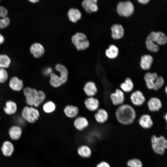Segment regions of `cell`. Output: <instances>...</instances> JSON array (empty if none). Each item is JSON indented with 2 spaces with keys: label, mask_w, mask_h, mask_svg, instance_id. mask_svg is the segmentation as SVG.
<instances>
[{
  "label": "cell",
  "mask_w": 167,
  "mask_h": 167,
  "mask_svg": "<svg viewBox=\"0 0 167 167\" xmlns=\"http://www.w3.org/2000/svg\"><path fill=\"white\" fill-rule=\"evenodd\" d=\"M139 123V125L144 129H149L153 125V122L150 116L147 114L143 115L140 117Z\"/></svg>",
  "instance_id": "44dd1931"
},
{
  "label": "cell",
  "mask_w": 167,
  "mask_h": 167,
  "mask_svg": "<svg viewBox=\"0 0 167 167\" xmlns=\"http://www.w3.org/2000/svg\"><path fill=\"white\" fill-rule=\"evenodd\" d=\"M31 53L36 58L41 57L45 53V49L40 43H34L32 44L30 48Z\"/></svg>",
  "instance_id": "5bb4252c"
},
{
  "label": "cell",
  "mask_w": 167,
  "mask_h": 167,
  "mask_svg": "<svg viewBox=\"0 0 167 167\" xmlns=\"http://www.w3.org/2000/svg\"><path fill=\"white\" fill-rule=\"evenodd\" d=\"M84 104L86 108L90 111H96L100 105L99 100L94 97H88L84 101Z\"/></svg>",
  "instance_id": "30bf717a"
},
{
  "label": "cell",
  "mask_w": 167,
  "mask_h": 167,
  "mask_svg": "<svg viewBox=\"0 0 167 167\" xmlns=\"http://www.w3.org/2000/svg\"><path fill=\"white\" fill-rule=\"evenodd\" d=\"M127 165L129 167H143V164L140 160L137 158H133L129 160Z\"/></svg>",
  "instance_id": "d590c367"
},
{
  "label": "cell",
  "mask_w": 167,
  "mask_h": 167,
  "mask_svg": "<svg viewBox=\"0 0 167 167\" xmlns=\"http://www.w3.org/2000/svg\"><path fill=\"white\" fill-rule=\"evenodd\" d=\"M77 152L79 156L85 158L90 157L92 154L91 148L86 145H83L79 146L77 149Z\"/></svg>",
  "instance_id": "cb8c5ba5"
},
{
  "label": "cell",
  "mask_w": 167,
  "mask_h": 167,
  "mask_svg": "<svg viewBox=\"0 0 167 167\" xmlns=\"http://www.w3.org/2000/svg\"><path fill=\"white\" fill-rule=\"evenodd\" d=\"M55 70L59 72V75L52 72L49 75V83L50 85L54 88H58L65 84L68 77V71L63 65L58 63L55 66Z\"/></svg>",
  "instance_id": "7a4b0ae2"
},
{
  "label": "cell",
  "mask_w": 167,
  "mask_h": 167,
  "mask_svg": "<svg viewBox=\"0 0 167 167\" xmlns=\"http://www.w3.org/2000/svg\"><path fill=\"white\" fill-rule=\"evenodd\" d=\"M165 92H166V94H167V86L165 87Z\"/></svg>",
  "instance_id": "bcb514c9"
},
{
  "label": "cell",
  "mask_w": 167,
  "mask_h": 167,
  "mask_svg": "<svg viewBox=\"0 0 167 167\" xmlns=\"http://www.w3.org/2000/svg\"><path fill=\"white\" fill-rule=\"evenodd\" d=\"M14 148L13 144L9 141L4 142L1 148L3 154L6 156H11L13 153Z\"/></svg>",
  "instance_id": "83f0119b"
},
{
  "label": "cell",
  "mask_w": 167,
  "mask_h": 167,
  "mask_svg": "<svg viewBox=\"0 0 167 167\" xmlns=\"http://www.w3.org/2000/svg\"><path fill=\"white\" fill-rule=\"evenodd\" d=\"M21 114L23 118L28 122L33 123L36 122V121L31 113L29 107H24L22 110Z\"/></svg>",
  "instance_id": "4dcf8cb0"
},
{
  "label": "cell",
  "mask_w": 167,
  "mask_h": 167,
  "mask_svg": "<svg viewBox=\"0 0 167 167\" xmlns=\"http://www.w3.org/2000/svg\"><path fill=\"white\" fill-rule=\"evenodd\" d=\"M146 44L147 49L151 51L156 52L159 50L158 45L147 37L146 39Z\"/></svg>",
  "instance_id": "836d02e7"
},
{
  "label": "cell",
  "mask_w": 167,
  "mask_h": 167,
  "mask_svg": "<svg viewBox=\"0 0 167 167\" xmlns=\"http://www.w3.org/2000/svg\"><path fill=\"white\" fill-rule=\"evenodd\" d=\"M110 98L113 104L118 106L123 104L125 100L124 92L120 89L117 88L114 92L111 93Z\"/></svg>",
  "instance_id": "8992f818"
},
{
  "label": "cell",
  "mask_w": 167,
  "mask_h": 167,
  "mask_svg": "<svg viewBox=\"0 0 167 167\" xmlns=\"http://www.w3.org/2000/svg\"><path fill=\"white\" fill-rule=\"evenodd\" d=\"M147 104L149 109L153 112L158 111L162 106L161 101L155 97L151 98L148 101Z\"/></svg>",
  "instance_id": "7402d4cb"
},
{
  "label": "cell",
  "mask_w": 167,
  "mask_h": 167,
  "mask_svg": "<svg viewBox=\"0 0 167 167\" xmlns=\"http://www.w3.org/2000/svg\"><path fill=\"white\" fill-rule=\"evenodd\" d=\"M74 126L78 131H82L88 127L89 122L88 119L82 116L76 117L73 122Z\"/></svg>",
  "instance_id": "7c38bea8"
},
{
  "label": "cell",
  "mask_w": 167,
  "mask_h": 167,
  "mask_svg": "<svg viewBox=\"0 0 167 167\" xmlns=\"http://www.w3.org/2000/svg\"><path fill=\"white\" fill-rule=\"evenodd\" d=\"M8 78L7 71L4 68H0V83H5Z\"/></svg>",
  "instance_id": "74e56055"
},
{
  "label": "cell",
  "mask_w": 167,
  "mask_h": 167,
  "mask_svg": "<svg viewBox=\"0 0 167 167\" xmlns=\"http://www.w3.org/2000/svg\"><path fill=\"white\" fill-rule=\"evenodd\" d=\"M29 109L34 119L36 121L40 117V113L38 110L33 106H30Z\"/></svg>",
  "instance_id": "f35d334b"
},
{
  "label": "cell",
  "mask_w": 167,
  "mask_h": 167,
  "mask_svg": "<svg viewBox=\"0 0 167 167\" xmlns=\"http://www.w3.org/2000/svg\"><path fill=\"white\" fill-rule=\"evenodd\" d=\"M8 13L5 7L0 6V29L6 27L10 24V19L7 16Z\"/></svg>",
  "instance_id": "9a60e30c"
},
{
  "label": "cell",
  "mask_w": 167,
  "mask_h": 167,
  "mask_svg": "<svg viewBox=\"0 0 167 167\" xmlns=\"http://www.w3.org/2000/svg\"><path fill=\"white\" fill-rule=\"evenodd\" d=\"M120 89L124 92L128 93L132 91L134 88V84L129 77L126 78L120 85Z\"/></svg>",
  "instance_id": "484cf974"
},
{
  "label": "cell",
  "mask_w": 167,
  "mask_h": 167,
  "mask_svg": "<svg viewBox=\"0 0 167 167\" xmlns=\"http://www.w3.org/2000/svg\"><path fill=\"white\" fill-rule=\"evenodd\" d=\"M71 41L79 51L85 50L88 48L89 45V42L87 36L82 33H76L72 36Z\"/></svg>",
  "instance_id": "277c9868"
},
{
  "label": "cell",
  "mask_w": 167,
  "mask_h": 167,
  "mask_svg": "<svg viewBox=\"0 0 167 167\" xmlns=\"http://www.w3.org/2000/svg\"><path fill=\"white\" fill-rule=\"evenodd\" d=\"M96 167H110V166L107 162L102 161L98 163Z\"/></svg>",
  "instance_id": "ab89813d"
},
{
  "label": "cell",
  "mask_w": 167,
  "mask_h": 167,
  "mask_svg": "<svg viewBox=\"0 0 167 167\" xmlns=\"http://www.w3.org/2000/svg\"><path fill=\"white\" fill-rule=\"evenodd\" d=\"M157 76V74L155 72H148L145 74L144 79L148 88L153 89L156 79Z\"/></svg>",
  "instance_id": "ffe728a7"
},
{
  "label": "cell",
  "mask_w": 167,
  "mask_h": 167,
  "mask_svg": "<svg viewBox=\"0 0 167 167\" xmlns=\"http://www.w3.org/2000/svg\"><path fill=\"white\" fill-rule=\"evenodd\" d=\"M9 84L11 88L15 91H20L23 86V81L15 76L11 79Z\"/></svg>",
  "instance_id": "d4e9b609"
},
{
  "label": "cell",
  "mask_w": 167,
  "mask_h": 167,
  "mask_svg": "<svg viewBox=\"0 0 167 167\" xmlns=\"http://www.w3.org/2000/svg\"></svg>",
  "instance_id": "7dc6e473"
},
{
  "label": "cell",
  "mask_w": 167,
  "mask_h": 167,
  "mask_svg": "<svg viewBox=\"0 0 167 167\" xmlns=\"http://www.w3.org/2000/svg\"><path fill=\"white\" fill-rule=\"evenodd\" d=\"M97 3V0H84L82 2V5L87 12L91 13L98 11Z\"/></svg>",
  "instance_id": "4fadbf2b"
},
{
  "label": "cell",
  "mask_w": 167,
  "mask_h": 167,
  "mask_svg": "<svg viewBox=\"0 0 167 167\" xmlns=\"http://www.w3.org/2000/svg\"><path fill=\"white\" fill-rule=\"evenodd\" d=\"M147 37L154 42L160 45H164L167 42V37L163 32H152Z\"/></svg>",
  "instance_id": "ba28073f"
},
{
  "label": "cell",
  "mask_w": 167,
  "mask_h": 167,
  "mask_svg": "<svg viewBox=\"0 0 167 167\" xmlns=\"http://www.w3.org/2000/svg\"><path fill=\"white\" fill-rule=\"evenodd\" d=\"M164 118L166 120L167 122V113L165 114V115L164 116Z\"/></svg>",
  "instance_id": "f6af8a7d"
},
{
  "label": "cell",
  "mask_w": 167,
  "mask_h": 167,
  "mask_svg": "<svg viewBox=\"0 0 167 167\" xmlns=\"http://www.w3.org/2000/svg\"><path fill=\"white\" fill-rule=\"evenodd\" d=\"M52 72V70L51 68L48 67L45 70L44 73L45 75H50Z\"/></svg>",
  "instance_id": "60d3db41"
},
{
  "label": "cell",
  "mask_w": 167,
  "mask_h": 167,
  "mask_svg": "<svg viewBox=\"0 0 167 167\" xmlns=\"http://www.w3.org/2000/svg\"><path fill=\"white\" fill-rule=\"evenodd\" d=\"M164 83V79L162 77L158 76L156 79L153 89L156 90L160 89L162 87Z\"/></svg>",
  "instance_id": "8d00e7d4"
},
{
  "label": "cell",
  "mask_w": 167,
  "mask_h": 167,
  "mask_svg": "<svg viewBox=\"0 0 167 167\" xmlns=\"http://www.w3.org/2000/svg\"><path fill=\"white\" fill-rule=\"evenodd\" d=\"M6 106L4 108L5 112L7 114L11 115L14 114L17 109L15 103L11 101H7L5 104Z\"/></svg>",
  "instance_id": "f1b7e54d"
},
{
  "label": "cell",
  "mask_w": 167,
  "mask_h": 167,
  "mask_svg": "<svg viewBox=\"0 0 167 167\" xmlns=\"http://www.w3.org/2000/svg\"><path fill=\"white\" fill-rule=\"evenodd\" d=\"M56 106L53 101H48L45 102L43 105L42 108L44 111L47 113H50L55 110Z\"/></svg>",
  "instance_id": "d6a6232c"
},
{
  "label": "cell",
  "mask_w": 167,
  "mask_h": 167,
  "mask_svg": "<svg viewBox=\"0 0 167 167\" xmlns=\"http://www.w3.org/2000/svg\"><path fill=\"white\" fill-rule=\"evenodd\" d=\"M151 143L152 149L158 154L163 155L167 149V139L164 136L153 135L151 138Z\"/></svg>",
  "instance_id": "3957f363"
},
{
  "label": "cell",
  "mask_w": 167,
  "mask_h": 167,
  "mask_svg": "<svg viewBox=\"0 0 167 167\" xmlns=\"http://www.w3.org/2000/svg\"><path fill=\"white\" fill-rule=\"evenodd\" d=\"M138 1L139 3L144 4L148 3L150 1L149 0H139Z\"/></svg>",
  "instance_id": "b9f144b4"
},
{
  "label": "cell",
  "mask_w": 167,
  "mask_h": 167,
  "mask_svg": "<svg viewBox=\"0 0 167 167\" xmlns=\"http://www.w3.org/2000/svg\"><path fill=\"white\" fill-rule=\"evenodd\" d=\"M153 62L152 57L149 54L142 56L141 58L140 65L141 68L145 70L150 69Z\"/></svg>",
  "instance_id": "d6986e66"
},
{
  "label": "cell",
  "mask_w": 167,
  "mask_h": 167,
  "mask_svg": "<svg viewBox=\"0 0 167 167\" xmlns=\"http://www.w3.org/2000/svg\"></svg>",
  "instance_id": "c3c4849f"
},
{
  "label": "cell",
  "mask_w": 167,
  "mask_h": 167,
  "mask_svg": "<svg viewBox=\"0 0 167 167\" xmlns=\"http://www.w3.org/2000/svg\"><path fill=\"white\" fill-rule=\"evenodd\" d=\"M37 91L36 89L29 87L25 88L23 90L26 102L30 106H33L34 101Z\"/></svg>",
  "instance_id": "52a82bcc"
},
{
  "label": "cell",
  "mask_w": 167,
  "mask_h": 167,
  "mask_svg": "<svg viewBox=\"0 0 167 167\" xmlns=\"http://www.w3.org/2000/svg\"><path fill=\"white\" fill-rule=\"evenodd\" d=\"M116 8L118 14L121 16L125 17L131 16L134 10L133 4L129 1L119 2Z\"/></svg>",
  "instance_id": "5b68a950"
},
{
  "label": "cell",
  "mask_w": 167,
  "mask_h": 167,
  "mask_svg": "<svg viewBox=\"0 0 167 167\" xmlns=\"http://www.w3.org/2000/svg\"><path fill=\"white\" fill-rule=\"evenodd\" d=\"M22 130L21 128L17 126H13L9 129V133L10 137L13 140H17L21 136Z\"/></svg>",
  "instance_id": "4316f807"
},
{
  "label": "cell",
  "mask_w": 167,
  "mask_h": 167,
  "mask_svg": "<svg viewBox=\"0 0 167 167\" xmlns=\"http://www.w3.org/2000/svg\"><path fill=\"white\" fill-rule=\"evenodd\" d=\"M29 1L32 3H36L39 1V0H29Z\"/></svg>",
  "instance_id": "ee69618b"
},
{
  "label": "cell",
  "mask_w": 167,
  "mask_h": 167,
  "mask_svg": "<svg viewBox=\"0 0 167 167\" xmlns=\"http://www.w3.org/2000/svg\"><path fill=\"white\" fill-rule=\"evenodd\" d=\"M4 40L3 36L0 34V44H2Z\"/></svg>",
  "instance_id": "7bdbcfd3"
},
{
  "label": "cell",
  "mask_w": 167,
  "mask_h": 167,
  "mask_svg": "<svg viewBox=\"0 0 167 167\" xmlns=\"http://www.w3.org/2000/svg\"><path fill=\"white\" fill-rule=\"evenodd\" d=\"M94 118L99 123L103 124L108 119L109 114L104 109H99L94 114Z\"/></svg>",
  "instance_id": "2e32d148"
},
{
  "label": "cell",
  "mask_w": 167,
  "mask_h": 167,
  "mask_svg": "<svg viewBox=\"0 0 167 167\" xmlns=\"http://www.w3.org/2000/svg\"><path fill=\"white\" fill-rule=\"evenodd\" d=\"M119 50L117 47L114 45L109 46L108 49L105 50V54L106 56L110 59H114L118 56Z\"/></svg>",
  "instance_id": "1f68e13d"
},
{
  "label": "cell",
  "mask_w": 167,
  "mask_h": 167,
  "mask_svg": "<svg viewBox=\"0 0 167 167\" xmlns=\"http://www.w3.org/2000/svg\"><path fill=\"white\" fill-rule=\"evenodd\" d=\"M115 116L118 121L123 125H129L135 121L136 113L134 108L130 105L123 104L116 109Z\"/></svg>",
  "instance_id": "6da1fadb"
},
{
  "label": "cell",
  "mask_w": 167,
  "mask_h": 167,
  "mask_svg": "<svg viewBox=\"0 0 167 167\" xmlns=\"http://www.w3.org/2000/svg\"><path fill=\"white\" fill-rule=\"evenodd\" d=\"M46 98L45 93L42 90H37L34 101L33 106L38 107L44 101Z\"/></svg>",
  "instance_id": "f546056e"
},
{
  "label": "cell",
  "mask_w": 167,
  "mask_h": 167,
  "mask_svg": "<svg viewBox=\"0 0 167 167\" xmlns=\"http://www.w3.org/2000/svg\"><path fill=\"white\" fill-rule=\"evenodd\" d=\"M83 89L85 94L88 97H94L98 92L96 84L92 81L86 82L83 87Z\"/></svg>",
  "instance_id": "8fae6325"
},
{
  "label": "cell",
  "mask_w": 167,
  "mask_h": 167,
  "mask_svg": "<svg viewBox=\"0 0 167 167\" xmlns=\"http://www.w3.org/2000/svg\"><path fill=\"white\" fill-rule=\"evenodd\" d=\"M65 115L67 117L72 118H76L79 113L78 108L73 105H67L63 109Z\"/></svg>",
  "instance_id": "ac0fdd59"
},
{
  "label": "cell",
  "mask_w": 167,
  "mask_h": 167,
  "mask_svg": "<svg viewBox=\"0 0 167 167\" xmlns=\"http://www.w3.org/2000/svg\"><path fill=\"white\" fill-rule=\"evenodd\" d=\"M11 60L6 55H0V68H4L8 67L10 63Z\"/></svg>",
  "instance_id": "e575fe53"
},
{
  "label": "cell",
  "mask_w": 167,
  "mask_h": 167,
  "mask_svg": "<svg viewBox=\"0 0 167 167\" xmlns=\"http://www.w3.org/2000/svg\"><path fill=\"white\" fill-rule=\"evenodd\" d=\"M67 15L70 20L73 23H76L81 17V14L78 9L71 8L67 12Z\"/></svg>",
  "instance_id": "603a6c76"
},
{
  "label": "cell",
  "mask_w": 167,
  "mask_h": 167,
  "mask_svg": "<svg viewBox=\"0 0 167 167\" xmlns=\"http://www.w3.org/2000/svg\"><path fill=\"white\" fill-rule=\"evenodd\" d=\"M130 99L131 103L136 106H140L143 104L145 98L142 92L137 90L133 92L131 94Z\"/></svg>",
  "instance_id": "9c48e42d"
},
{
  "label": "cell",
  "mask_w": 167,
  "mask_h": 167,
  "mask_svg": "<svg viewBox=\"0 0 167 167\" xmlns=\"http://www.w3.org/2000/svg\"><path fill=\"white\" fill-rule=\"evenodd\" d=\"M111 36L114 39L117 40L122 38L124 35V30L121 25L116 24L111 27Z\"/></svg>",
  "instance_id": "e0dca14e"
}]
</instances>
